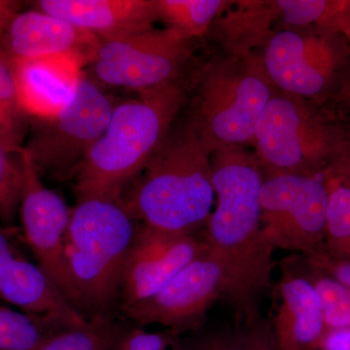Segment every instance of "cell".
I'll list each match as a JSON object with an SVG mask.
<instances>
[{
  "instance_id": "obj_1",
  "label": "cell",
  "mask_w": 350,
  "mask_h": 350,
  "mask_svg": "<svg viewBox=\"0 0 350 350\" xmlns=\"http://www.w3.org/2000/svg\"><path fill=\"white\" fill-rule=\"evenodd\" d=\"M211 180L217 202L204 241L224 269V300L239 322L252 325L260 322V305L271 287L275 252L262 230L264 174L252 154L231 149L213 156Z\"/></svg>"
},
{
  "instance_id": "obj_2",
  "label": "cell",
  "mask_w": 350,
  "mask_h": 350,
  "mask_svg": "<svg viewBox=\"0 0 350 350\" xmlns=\"http://www.w3.org/2000/svg\"><path fill=\"white\" fill-rule=\"evenodd\" d=\"M213 148L188 118L174 126L121 200L138 224L192 234L206 225L215 194Z\"/></svg>"
},
{
  "instance_id": "obj_3",
  "label": "cell",
  "mask_w": 350,
  "mask_h": 350,
  "mask_svg": "<svg viewBox=\"0 0 350 350\" xmlns=\"http://www.w3.org/2000/svg\"><path fill=\"white\" fill-rule=\"evenodd\" d=\"M184 103L177 82L115 105L107 128L76 170L77 197L121 199L162 146Z\"/></svg>"
},
{
  "instance_id": "obj_4",
  "label": "cell",
  "mask_w": 350,
  "mask_h": 350,
  "mask_svg": "<svg viewBox=\"0 0 350 350\" xmlns=\"http://www.w3.org/2000/svg\"><path fill=\"white\" fill-rule=\"evenodd\" d=\"M137 226L121 199L77 197L71 207L64 257L72 304L80 312H103L120 296Z\"/></svg>"
},
{
  "instance_id": "obj_5",
  "label": "cell",
  "mask_w": 350,
  "mask_h": 350,
  "mask_svg": "<svg viewBox=\"0 0 350 350\" xmlns=\"http://www.w3.org/2000/svg\"><path fill=\"white\" fill-rule=\"evenodd\" d=\"M275 91L257 53L241 57L218 53L198 75L187 118L213 150L247 147Z\"/></svg>"
},
{
  "instance_id": "obj_6",
  "label": "cell",
  "mask_w": 350,
  "mask_h": 350,
  "mask_svg": "<svg viewBox=\"0 0 350 350\" xmlns=\"http://www.w3.org/2000/svg\"><path fill=\"white\" fill-rule=\"evenodd\" d=\"M344 135L345 124L322 105L276 90L258 119L250 146L265 178L319 176L337 155Z\"/></svg>"
},
{
  "instance_id": "obj_7",
  "label": "cell",
  "mask_w": 350,
  "mask_h": 350,
  "mask_svg": "<svg viewBox=\"0 0 350 350\" xmlns=\"http://www.w3.org/2000/svg\"><path fill=\"white\" fill-rule=\"evenodd\" d=\"M278 91L323 105L350 73V45L322 27H280L257 51Z\"/></svg>"
},
{
  "instance_id": "obj_8",
  "label": "cell",
  "mask_w": 350,
  "mask_h": 350,
  "mask_svg": "<svg viewBox=\"0 0 350 350\" xmlns=\"http://www.w3.org/2000/svg\"><path fill=\"white\" fill-rule=\"evenodd\" d=\"M262 234L273 251L326 256L329 188L319 176L280 174L265 178L260 196Z\"/></svg>"
},
{
  "instance_id": "obj_9",
  "label": "cell",
  "mask_w": 350,
  "mask_h": 350,
  "mask_svg": "<svg viewBox=\"0 0 350 350\" xmlns=\"http://www.w3.org/2000/svg\"><path fill=\"white\" fill-rule=\"evenodd\" d=\"M192 54V40L172 27L101 40L88 75L98 84L137 93L178 82Z\"/></svg>"
},
{
  "instance_id": "obj_10",
  "label": "cell",
  "mask_w": 350,
  "mask_h": 350,
  "mask_svg": "<svg viewBox=\"0 0 350 350\" xmlns=\"http://www.w3.org/2000/svg\"><path fill=\"white\" fill-rule=\"evenodd\" d=\"M116 103L94 80L83 76L75 96L43 126L29 152L36 170L75 174L87 152L107 128Z\"/></svg>"
},
{
  "instance_id": "obj_11",
  "label": "cell",
  "mask_w": 350,
  "mask_h": 350,
  "mask_svg": "<svg viewBox=\"0 0 350 350\" xmlns=\"http://www.w3.org/2000/svg\"><path fill=\"white\" fill-rule=\"evenodd\" d=\"M225 292L224 269L207 250L158 293L123 310L140 327L159 325L178 334L197 330L215 301L224 300Z\"/></svg>"
},
{
  "instance_id": "obj_12",
  "label": "cell",
  "mask_w": 350,
  "mask_h": 350,
  "mask_svg": "<svg viewBox=\"0 0 350 350\" xmlns=\"http://www.w3.org/2000/svg\"><path fill=\"white\" fill-rule=\"evenodd\" d=\"M20 156V211L25 241L38 266L73 306L64 257L71 208L61 196L44 185L29 152L21 150Z\"/></svg>"
},
{
  "instance_id": "obj_13",
  "label": "cell",
  "mask_w": 350,
  "mask_h": 350,
  "mask_svg": "<svg viewBox=\"0 0 350 350\" xmlns=\"http://www.w3.org/2000/svg\"><path fill=\"white\" fill-rule=\"evenodd\" d=\"M207 250L206 243L192 234L138 224L122 276L120 297L123 308L158 293Z\"/></svg>"
},
{
  "instance_id": "obj_14",
  "label": "cell",
  "mask_w": 350,
  "mask_h": 350,
  "mask_svg": "<svg viewBox=\"0 0 350 350\" xmlns=\"http://www.w3.org/2000/svg\"><path fill=\"white\" fill-rule=\"evenodd\" d=\"M10 61L68 57L83 66L96 56L100 40L63 19L38 10L20 12L0 41Z\"/></svg>"
},
{
  "instance_id": "obj_15",
  "label": "cell",
  "mask_w": 350,
  "mask_h": 350,
  "mask_svg": "<svg viewBox=\"0 0 350 350\" xmlns=\"http://www.w3.org/2000/svg\"><path fill=\"white\" fill-rule=\"evenodd\" d=\"M280 305L271 329L273 350H314L328 330L319 297L292 258L283 261Z\"/></svg>"
},
{
  "instance_id": "obj_16",
  "label": "cell",
  "mask_w": 350,
  "mask_h": 350,
  "mask_svg": "<svg viewBox=\"0 0 350 350\" xmlns=\"http://www.w3.org/2000/svg\"><path fill=\"white\" fill-rule=\"evenodd\" d=\"M36 6L100 41L148 31L158 21L156 0H41Z\"/></svg>"
},
{
  "instance_id": "obj_17",
  "label": "cell",
  "mask_w": 350,
  "mask_h": 350,
  "mask_svg": "<svg viewBox=\"0 0 350 350\" xmlns=\"http://www.w3.org/2000/svg\"><path fill=\"white\" fill-rule=\"evenodd\" d=\"M10 62L20 109L40 120L56 116L73 98L85 75L84 66L68 57Z\"/></svg>"
},
{
  "instance_id": "obj_18",
  "label": "cell",
  "mask_w": 350,
  "mask_h": 350,
  "mask_svg": "<svg viewBox=\"0 0 350 350\" xmlns=\"http://www.w3.org/2000/svg\"><path fill=\"white\" fill-rule=\"evenodd\" d=\"M0 300L55 325L80 326L88 322L38 265L21 257L14 262L0 286Z\"/></svg>"
},
{
  "instance_id": "obj_19",
  "label": "cell",
  "mask_w": 350,
  "mask_h": 350,
  "mask_svg": "<svg viewBox=\"0 0 350 350\" xmlns=\"http://www.w3.org/2000/svg\"><path fill=\"white\" fill-rule=\"evenodd\" d=\"M278 22V0H234L216 18L208 33L221 54L247 57L264 45Z\"/></svg>"
},
{
  "instance_id": "obj_20",
  "label": "cell",
  "mask_w": 350,
  "mask_h": 350,
  "mask_svg": "<svg viewBox=\"0 0 350 350\" xmlns=\"http://www.w3.org/2000/svg\"><path fill=\"white\" fill-rule=\"evenodd\" d=\"M234 0H156L158 21L180 32L189 40L208 33L218 16Z\"/></svg>"
},
{
  "instance_id": "obj_21",
  "label": "cell",
  "mask_w": 350,
  "mask_h": 350,
  "mask_svg": "<svg viewBox=\"0 0 350 350\" xmlns=\"http://www.w3.org/2000/svg\"><path fill=\"white\" fill-rule=\"evenodd\" d=\"M292 260L319 295L327 330L349 329L350 288L317 268L306 258L296 257Z\"/></svg>"
},
{
  "instance_id": "obj_22",
  "label": "cell",
  "mask_w": 350,
  "mask_h": 350,
  "mask_svg": "<svg viewBox=\"0 0 350 350\" xmlns=\"http://www.w3.org/2000/svg\"><path fill=\"white\" fill-rule=\"evenodd\" d=\"M125 334L98 317L84 325L53 332L36 350H119Z\"/></svg>"
},
{
  "instance_id": "obj_23",
  "label": "cell",
  "mask_w": 350,
  "mask_h": 350,
  "mask_svg": "<svg viewBox=\"0 0 350 350\" xmlns=\"http://www.w3.org/2000/svg\"><path fill=\"white\" fill-rule=\"evenodd\" d=\"M329 202L325 230L326 258L350 262V188L327 179Z\"/></svg>"
},
{
  "instance_id": "obj_24",
  "label": "cell",
  "mask_w": 350,
  "mask_h": 350,
  "mask_svg": "<svg viewBox=\"0 0 350 350\" xmlns=\"http://www.w3.org/2000/svg\"><path fill=\"white\" fill-rule=\"evenodd\" d=\"M57 326L0 304V350H36Z\"/></svg>"
},
{
  "instance_id": "obj_25",
  "label": "cell",
  "mask_w": 350,
  "mask_h": 350,
  "mask_svg": "<svg viewBox=\"0 0 350 350\" xmlns=\"http://www.w3.org/2000/svg\"><path fill=\"white\" fill-rule=\"evenodd\" d=\"M345 0H278L280 27L332 29Z\"/></svg>"
},
{
  "instance_id": "obj_26",
  "label": "cell",
  "mask_w": 350,
  "mask_h": 350,
  "mask_svg": "<svg viewBox=\"0 0 350 350\" xmlns=\"http://www.w3.org/2000/svg\"><path fill=\"white\" fill-rule=\"evenodd\" d=\"M261 322L226 327L186 340H177L174 350H256Z\"/></svg>"
},
{
  "instance_id": "obj_27",
  "label": "cell",
  "mask_w": 350,
  "mask_h": 350,
  "mask_svg": "<svg viewBox=\"0 0 350 350\" xmlns=\"http://www.w3.org/2000/svg\"><path fill=\"white\" fill-rule=\"evenodd\" d=\"M8 149L0 142V219L5 224L13 222L20 206L22 192V165L14 163Z\"/></svg>"
},
{
  "instance_id": "obj_28",
  "label": "cell",
  "mask_w": 350,
  "mask_h": 350,
  "mask_svg": "<svg viewBox=\"0 0 350 350\" xmlns=\"http://www.w3.org/2000/svg\"><path fill=\"white\" fill-rule=\"evenodd\" d=\"M18 105L17 90L12 64L0 51V113L7 125L15 133L16 112Z\"/></svg>"
},
{
  "instance_id": "obj_29",
  "label": "cell",
  "mask_w": 350,
  "mask_h": 350,
  "mask_svg": "<svg viewBox=\"0 0 350 350\" xmlns=\"http://www.w3.org/2000/svg\"><path fill=\"white\" fill-rule=\"evenodd\" d=\"M176 334L145 331L142 327L125 334L119 350H174Z\"/></svg>"
},
{
  "instance_id": "obj_30",
  "label": "cell",
  "mask_w": 350,
  "mask_h": 350,
  "mask_svg": "<svg viewBox=\"0 0 350 350\" xmlns=\"http://www.w3.org/2000/svg\"><path fill=\"white\" fill-rule=\"evenodd\" d=\"M324 174H326V179L350 188V121L345 124L342 146Z\"/></svg>"
},
{
  "instance_id": "obj_31",
  "label": "cell",
  "mask_w": 350,
  "mask_h": 350,
  "mask_svg": "<svg viewBox=\"0 0 350 350\" xmlns=\"http://www.w3.org/2000/svg\"><path fill=\"white\" fill-rule=\"evenodd\" d=\"M306 260L317 266V268L325 271L326 273L337 280L338 282L350 288V262H332L326 257L323 259L315 260V261L314 260Z\"/></svg>"
},
{
  "instance_id": "obj_32",
  "label": "cell",
  "mask_w": 350,
  "mask_h": 350,
  "mask_svg": "<svg viewBox=\"0 0 350 350\" xmlns=\"http://www.w3.org/2000/svg\"><path fill=\"white\" fill-rule=\"evenodd\" d=\"M18 258L19 256L14 251L12 244L4 232L0 230V286Z\"/></svg>"
},
{
  "instance_id": "obj_33",
  "label": "cell",
  "mask_w": 350,
  "mask_h": 350,
  "mask_svg": "<svg viewBox=\"0 0 350 350\" xmlns=\"http://www.w3.org/2000/svg\"><path fill=\"white\" fill-rule=\"evenodd\" d=\"M320 347L323 350H350V328L329 331Z\"/></svg>"
},
{
  "instance_id": "obj_34",
  "label": "cell",
  "mask_w": 350,
  "mask_h": 350,
  "mask_svg": "<svg viewBox=\"0 0 350 350\" xmlns=\"http://www.w3.org/2000/svg\"><path fill=\"white\" fill-rule=\"evenodd\" d=\"M21 2L0 0V41L6 33L14 18L19 14Z\"/></svg>"
},
{
  "instance_id": "obj_35",
  "label": "cell",
  "mask_w": 350,
  "mask_h": 350,
  "mask_svg": "<svg viewBox=\"0 0 350 350\" xmlns=\"http://www.w3.org/2000/svg\"><path fill=\"white\" fill-rule=\"evenodd\" d=\"M332 29L344 36L350 45V0H345L344 6L338 12Z\"/></svg>"
},
{
  "instance_id": "obj_36",
  "label": "cell",
  "mask_w": 350,
  "mask_h": 350,
  "mask_svg": "<svg viewBox=\"0 0 350 350\" xmlns=\"http://www.w3.org/2000/svg\"><path fill=\"white\" fill-rule=\"evenodd\" d=\"M0 142L8 149L9 151L15 150L17 148V137L0 113Z\"/></svg>"
},
{
  "instance_id": "obj_37",
  "label": "cell",
  "mask_w": 350,
  "mask_h": 350,
  "mask_svg": "<svg viewBox=\"0 0 350 350\" xmlns=\"http://www.w3.org/2000/svg\"><path fill=\"white\" fill-rule=\"evenodd\" d=\"M336 98L350 114V73L340 85Z\"/></svg>"
},
{
  "instance_id": "obj_38",
  "label": "cell",
  "mask_w": 350,
  "mask_h": 350,
  "mask_svg": "<svg viewBox=\"0 0 350 350\" xmlns=\"http://www.w3.org/2000/svg\"><path fill=\"white\" fill-rule=\"evenodd\" d=\"M256 350H273L271 329L261 324L258 333Z\"/></svg>"
},
{
  "instance_id": "obj_39",
  "label": "cell",
  "mask_w": 350,
  "mask_h": 350,
  "mask_svg": "<svg viewBox=\"0 0 350 350\" xmlns=\"http://www.w3.org/2000/svg\"></svg>"
}]
</instances>
